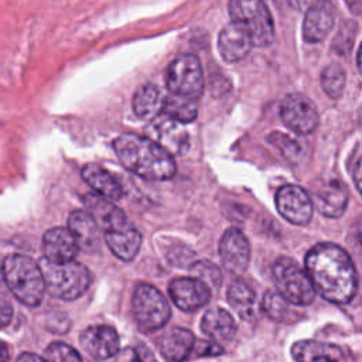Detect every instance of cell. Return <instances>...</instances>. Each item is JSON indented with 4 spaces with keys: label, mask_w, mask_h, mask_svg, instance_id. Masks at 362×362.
Returning <instances> with one entry per match:
<instances>
[{
    "label": "cell",
    "mask_w": 362,
    "mask_h": 362,
    "mask_svg": "<svg viewBox=\"0 0 362 362\" xmlns=\"http://www.w3.org/2000/svg\"><path fill=\"white\" fill-rule=\"evenodd\" d=\"M151 140L160 144L165 151L173 154H182L188 147L187 133L174 120H160L151 129Z\"/></svg>",
    "instance_id": "25"
},
{
    "label": "cell",
    "mask_w": 362,
    "mask_h": 362,
    "mask_svg": "<svg viewBox=\"0 0 362 362\" xmlns=\"http://www.w3.org/2000/svg\"><path fill=\"white\" fill-rule=\"evenodd\" d=\"M277 293L294 305H307L315 297V288L305 270L291 257H279L272 269Z\"/></svg>",
    "instance_id": "7"
},
{
    "label": "cell",
    "mask_w": 362,
    "mask_h": 362,
    "mask_svg": "<svg viewBox=\"0 0 362 362\" xmlns=\"http://www.w3.org/2000/svg\"><path fill=\"white\" fill-rule=\"evenodd\" d=\"M168 294L173 303L182 311H195L204 307L211 298V290L195 277H177L168 284Z\"/></svg>",
    "instance_id": "13"
},
{
    "label": "cell",
    "mask_w": 362,
    "mask_h": 362,
    "mask_svg": "<svg viewBox=\"0 0 362 362\" xmlns=\"http://www.w3.org/2000/svg\"><path fill=\"white\" fill-rule=\"evenodd\" d=\"M113 148L123 167L144 180L164 181L175 174L173 156L150 137L126 133L113 141Z\"/></svg>",
    "instance_id": "2"
},
{
    "label": "cell",
    "mask_w": 362,
    "mask_h": 362,
    "mask_svg": "<svg viewBox=\"0 0 362 362\" xmlns=\"http://www.w3.org/2000/svg\"><path fill=\"white\" fill-rule=\"evenodd\" d=\"M252 47L253 45L249 34L242 25L236 23L225 25L219 33L218 49L226 62H236L243 59Z\"/></svg>",
    "instance_id": "19"
},
{
    "label": "cell",
    "mask_w": 362,
    "mask_h": 362,
    "mask_svg": "<svg viewBox=\"0 0 362 362\" xmlns=\"http://www.w3.org/2000/svg\"><path fill=\"white\" fill-rule=\"evenodd\" d=\"M283 123L298 134H308L318 124V112L313 100L301 93L287 95L280 105Z\"/></svg>",
    "instance_id": "10"
},
{
    "label": "cell",
    "mask_w": 362,
    "mask_h": 362,
    "mask_svg": "<svg viewBox=\"0 0 362 362\" xmlns=\"http://www.w3.org/2000/svg\"><path fill=\"white\" fill-rule=\"evenodd\" d=\"M68 229L79 249L96 252L100 247V228L95 218L86 211H74L68 218Z\"/></svg>",
    "instance_id": "17"
},
{
    "label": "cell",
    "mask_w": 362,
    "mask_h": 362,
    "mask_svg": "<svg viewBox=\"0 0 362 362\" xmlns=\"http://www.w3.org/2000/svg\"><path fill=\"white\" fill-rule=\"evenodd\" d=\"M164 102V95L160 88L153 83H146L137 89L133 98V110L134 113L144 120L157 117L161 112Z\"/></svg>",
    "instance_id": "26"
},
{
    "label": "cell",
    "mask_w": 362,
    "mask_h": 362,
    "mask_svg": "<svg viewBox=\"0 0 362 362\" xmlns=\"http://www.w3.org/2000/svg\"><path fill=\"white\" fill-rule=\"evenodd\" d=\"M219 257L222 266L233 276L246 272L250 260V245L247 238L238 228H229L219 242Z\"/></svg>",
    "instance_id": "12"
},
{
    "label": "cell",
    "mask_w": 362,
    "mask_h": 362,
    "mask_svg": "<svg viewBox=\"0 0 362 362\" xmlns=\"http://www.w3.org/2000/svg\"><path fill=\"white\" fill-rule=\"evenodd\" d=\"M45 362H82L78 351L65 342H52L44 352Z\"/></svg>",
    "instance_id": "31"
},
{
    "label": "cell",
    "mask_w": 362,
    "mask_h": 362,
    "mask_svg": "<svg viewBox=\"0 0 362 362\" xmlns=\"http://www.w3.org/2000/svg\"><path fill=\"white\" fill-rule=\"evenodd\" d=\"M45 290L61 300H76L90 284L89 270L74 260L64 263H52L45 259L40 262Z\"/></svg>",
    "instance_id": "5"
},
{
    "label": "cell",
    "mask_w": 362,
    "mask_h": 362,
    "mask_svg": "<svg viewBox=\"0 0 362 362\" xmlns=\"http://www.w3.org/2000/svg\"><path fill=\"white\" fill-rule=\"evenodd\" d=\"M189 270L192 277L201 280L204 284L208 286L209 290L219 288L222 284V273L218 266H215L212 262L201 259L189 264Z\"/></svg>",
    "instance_id": "30"
},
{
    "label": "cell",
    "mask_w": 362,
    "mask_h": 362,
    "mask_svg": "<svg viewBox=\"0 0 362 362\" xmlns=\"http://www.w3.org/2000/svg\"><path fill=\"white\" fill-rule=\"evenodd\" d=\"M201 329L215 342L229 341L236 334V324L233 317L223 308H209L201 321Z\"/></svg>",
    "instance_id": "23"
},
{
    "label": "cell",
    "mask_w": 362,
    "mask_h": 362,
    "mask_svg": "<svg viewBox=\"0 0 362 362\" xmlns=\"http://www.w3.org/2000/svg\"><path fill=\"white\" fill-rule=\"evenodd\" d=\"M228 7L232 23L246 30L253 47H267L273 42V18L263 0H229Z\"/></svg>",
    "instance_id": "6"
},
{
    "label": "cell",
    "mask_w": 362,
    "mask_h": 362,
    "mask_svg": "<svg viewBox=\"0 0 362 362\" xmlns=\"http://www.w3.org/2000/svg\"><path fill=\"white\" fill-rule=\"evenodd\" d=\"M83 204L103 230L106 245L120 260L130 262L141 246V235L113 202L98 194H85Z\"/></svg>",
    "instance_id": "3"
},
{
    "label": "cell",
    "mask_w": 362,
    "mask_h": 362,
    "mask_svg": "<svg viewBox=\"0 0 362 362\" xmlns=\"http://www.w3.org/2000/svg\"><path fill=\"white\" fill-rule=\"evenodd\" d=\"M115 362H157V359L147 346L139 344L117 351L115 355Z\"/></svg>",
    "instance_id": "33"
},
{
    "label": "cell",
    "mask_w": 362,
    "mask_h": 362,
    "mask_svg": "<svg viewBox=\"0 0 362 362\" xmlns=\"http://www.w3.org/2000/svg\"><path fill=\"white\" fill-rule=\"evenodd\" d=\"M161 112L177 123H189L195 120L198 109L194 99L171 93L170 96H164Z\"/></svg>",
    "instance_id": "27"
},
{
    "label": "cell",
    "mask_w": 362,
    "mask_h": 362,
    "mask_svg": "<svg viewBox=\"0 0 362 362\" xmlns=\"http://www.w3.org/2000/svg\"><path fill=\"white\" fill-rule=\"evenodd\" d=\"M13 318V307L7 298L0 296V329L10 324Z\"/></svg>",
    "instance_id": "36"
},
{
    "label": "cell",
    "mask_w": 362,
    "mask_h": 362,
    "mask_svg": "<svg viewBox=\"0 0 362 362\" xmlns=\"http://www.w3.org/2000/svg\"><path fill=\"white\" fill-rule=\"evenodd\" d=\"M81 344L93 359L105 361L117 354L120 339L110 325H90L81 334Z\"/></svg>",
    "instance_id": "15"
},
{
    "label": "cell",
    "mask_w": 362,
    "mask_h": 362,
    "mask_svg": "<svg viewBox=\"0 0 362 362\" xmlns=\"http://www.w3.org/2000/svg\"><path fill=\"white\" fill-rule=\"evenodd\" d=\"M324 0H288L290 6L298 11H307L308 8L322 3Z\"/></svg>",
    "instance_id": "37"
},
{
    "label": "cell",
    "mask_w": 362,
    "mask_h": 362,
    "mask_svg": "<svg viewBox=\"0 0 362 362\" xmlns=\"http://www.w3.org/2000/svg\"><path fill=\"white\" fill-rule=\"evenodd\" d=\"M3 281V266H1V263H0V283Z\"/></svg>",
    "instance_id": "41"
},
{
    "label": "cell",
    "mask_w": 362,
    "mask_h": 362,
    "mask_svg": "<svg viewBox=\"0 0 362 362\" xmlns=\"http://www.w3.org/2000/svg\"><path fill=\"white\" fill-rule=\"evenodd\" d=\"M291 355L296 362H348L341 346L314 339L297 341L291 348Z\"/></svg>",
    "instance_id": "18"
},
{
    "label": "cell",
    "mask_w": 362,
    "mask_h": 362,
    "mask_svg": "<svg viewBox=\"0 0 362 362\" xmlns=\"http://www.w3.org/2000/svg\"><path fill=\"white\" fill-rule=\"evenodd\" d=\"M270 141H273L284 154L287 156H297L300 153V146L297 143V140L290 139L287 134H281V133H273L269 137Z\"/></svg>",
    "instance_id": "34"
},
{
    "label": "cell",
    "mask_w": 362,
    "mask_h": 362,
    "mask_svg": "<svg viewBox=\"0 0 362 362\" xmlns=\"http://www.w3.org/2000/svg\"><path fill=\"white\" fill-rule=\"evenodd\" d=\"M82 178L98 192L110 201H117L123 197L120 181L106 168L98 164H86L82 168Z\"/></svg>",
    "instance_id": "22"
},
{
    "label": "cell",
    "mask_w": 362,
    "mask_h": 362,
    "mask_svg": "<svg viewBox=\"0 0 362 362\" xmlns=\"http://www.w3.org/2000/svg\"><path fill=\"white\" fill-rule=\"evenodd\" d=\"M335 21V11L331 3L322 1L305 11L303 35L307 42H320L331 31Z\"/></svg>",
    "instance_id": "20"
},
{
    "label": "cell",
    "mask_w": 362,
    "mask_h": 362,
    "mask_svg": "<svg viewBox=\"0 0 362 362\" xmlns=\"http://www.w3.org/2000/svg\"><path fill=\"white\" fill-rule=\"evenodd\" d=\"M195 337L194 334L181 327H173L167 329L160 341V352L170 362H182L185 361L194 351Z\"/></svg>",
    "instance_id": "21"
},
{
    "label": "cell",
    "mask_w": 362,
    "mask_h": 362,
    "mask_svg": "<svg viewBox=\"0 0 362 362\" xmlns=\"http://www.w3.org/2000/svg\"><path fill=\"white\" fill-rule=\"evenodd\" d=\"M276 206L279 214L294 225H307L313 216L311 197L298 185L287 184L276 192Z\"/></svg>",
    "instance_id": "11"
},
{
    "label": "cell",
    "mask_w": 362,
    "mask_h": 362,
    "mask_svg": "<svg viewBox=\"0 0 362 362\" xmlns=\"http://www.w3.org/2000/svg\"><path fill=\"white\" fill-rule=\"evenodd\" d=\"M291 303H288L281 294L277 291H266L262 300V308L264 314L279 322L288 321L293 317V310L290 307Z\"/></svg>",
    "instance_id": "28"
},
{
    "label": "cell",
    "mask_w": 362,
    "mask_h": 362,
    "mask_svg": "<svg viewBox=\"0 0 362 362\" xmlns=\"http://www.w3.org/2000/svg\"><path fill=\"white\" fill-rule=\"evenodd\" d=\"M3 280L14 297L28 307H37L45 293L41 267L25 255H8L3 262Z\"/></svg>",
    "instance_id": "4"
},
{
    "label": "cell",
    "mask_w": 362,
    "mask_h": 362,
    "mask_svg": "<svg viewBox=\"0 0 362 362\" xmlns=\"http://www.w3.org/2000/svg\"><path fill=\"white\" fill-rule=\"evenodd\" d=\"M348 7L351 8V11L354 14H361V10H362V0H345Z\"/></svg>",
    "instance_id": "40"
},
{
    "label": "cell",
    "mask_w": 362,
    "mask_h": 362,
    "mask_svg": "<svg viewBox=\"0 0 362 362\" xmlns=\"http://www.w3.org/2000/svg\"><path fill=\"white\" fill-rule=\"evenodd\" d=\"M305 273L315 293L335 304L349 303L358 291V274L349 255L338 245L317 243L305 255Z\"/></svg>",
    "instance_id": "1"
},
{
    "label": "cell",
    "mask_w": 362,
    "mask_h": 362,
    "mask_svg": "<svg viewBox=\"0 0 362 362\" xmlns=\"http://www.w3.org/2000/svg\"><path fill=\"white\" fill-rule=\"evenodd\" d=\"M78 245L66 228H51L44 233L42 238V252L44 259L52 263H64L74 260Z\"/></svg>",
    "instance_id": "16"
},
{
    "label": "cell",
    "mask_w": 362,
    "mask_h": 362,
    "mask_svg": "<svg viewBox=\"0 0 362 362\" xmlns=\"http://www.w3.org/2000/svg\"><path fill=\"white\" fill-rule=\"evenodd\" d=\"M165 82L171 93L198 99L204 89V72L199 59L192 54L178 55L167 68Z\"/></svg>",
    "instance_id": "9"
},
{
    "label": "cell",
    "mask_w": 362,
    "mask_h": 362,
    "mask_svg": "<svg viewBox=\"0 0 362 362\" xmlns=\"http://www.w3.org/2000/svg\"><path fill=\"white\" fill-rule=\"evenodd\" d=\"M355 34H356V24L354 21H345L338 30L332 41V49L338 54L348 55L352 49Z\"/></svg>",
    "instance_id": "32"
},
{
    "label": "cell",
    "mask_w": 362,
    "mask_h": 362,
    "mask_svg": "<svg viewBox=\"0 0 362 362\" xmlns=\"http://www.w3.org/2000/svg\"><path fill=\"white\" fill-rule=\"evenodd\" d=\"M16 362H45L44 358L33 354V352H23Z\"/></svg>",
    "instance_id": "38"
},
{
    "label": "cell",
    "mask_w": 362,
    "mask_h": 362,
    "mask_svg": "<svg viewBox=\"0 0 362 362\" xmlns=\"http://www.w3.org/2000/svg\"><path fill=\"white\" fill-rule=\"evenodd\" d=\"M228 301L230 307L246 321L256 320L260 304L253 288L243 280L236 279L228 288Z\"/></svg>",
    "instance_id": "24"
},
{
    "label": "cell",
    "mask_w": 362,
    "mask_h": 362,
    "mask_svg": "<svg viewBox=\"0 0 362 362\" xmlns=\"http://www.w3.org/2000/svg\"><path fill=\"white\" fill-rule=\"evenodd\" d=\"M194 349L198 356H215L223 354V348L215 341H198L197 345H194Z\"/></svg>",
    "instance_id": "35"
},
{
    "label": "cell",
    "mask_w": 362,
    "mask_h": 362,
    "mask_svg": "<svg viewBox=\"0 0 362 362\" xmlns=\"http://www.w3.org/2000/svg\"><path fill=\"white\" fill-rule=\"evenodd\" d=\"M345 83H346V75L341 65L329 64L322 69L321 86L329 98H332V99L341 98Z\"/></svg>",
    "instance_id": "29"
},
{
    "label": "cell",
    "mask_w": 362,
    "mask_h": 362,
    "mask_svg": "<svg viewBox=\"0 0 362 362\" xmlns=\"http://www.w3.org/2000/svg\"><path fill=\"white\" fill-rule=\"evenodd\" d=\"M10 359V349L6 342L0 339V362H8Z\"/></svg>",
    "instance_id": "39"
},
{
    "label": "cell",
    "mask_w": 362,
    "mask_h": 362,
    "mask_svg": "<svg viewBox=\"0 0 362 362\" xmlns=\"http://www.w3.org/2000/svg\"><path fill=\"white\" fill-rule=\"evenodd\" d=\"M132 307L137 325L147 332L164 327L171 317V310L164 296L147 283L136 286Z\"/></svg>",
    "instance_id": "8"
},
{
    "label": "cell",
    "mask_w": 362,
    "mask_h": 362,
    "mask_svg": "<svg viewBox=\"0 0 362 362\" xmlns=\"http://www.w3.org/2000/svg\"><path fill=\"white\" fill-rule=\"evenodd\" d=\"M311 202L324 216L339 218L348 204V189L341 180L331 178L313 188Z\"/></svg>",
    "instance_id": "14"
}]
</instances>
